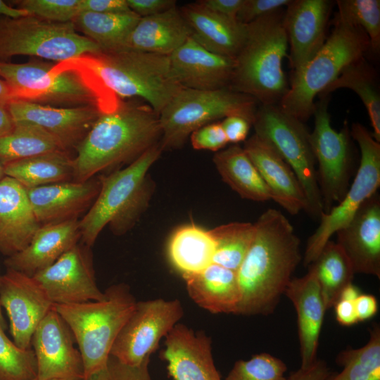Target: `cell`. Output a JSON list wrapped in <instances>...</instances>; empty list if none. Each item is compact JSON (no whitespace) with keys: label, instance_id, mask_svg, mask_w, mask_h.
Listing matches in <instances>:
<instances>
[{"label":"cell","instance_id":"cell-1","mask_svg":"<svg viewBox=\"0 0 380 380\" xmlns=\"http://www.w3.org/2000/svg\"><path fill=\"white\" fill-rule=\"evenodd\" d=\"M255 226L253 242L236 271L239 315L272 314L302 259L300 241L279 210H267Z\"/></svg>","mask_w":380,"mask_h":380},{"label":"cell","instance_id":"cell-2","mask_svg":"<svg viewBox=\"0 0 380 380\" xmlns=\"http://www.w3.org/2000/svg\"><path fill=\"white\" fill-rule=\"evenodd\" d=\"M161 135L158 115L148 104L121 100L115 109L100 115L76 146L74 182L132 163L160 142Z\"/></svg>","mask_w":380,"mask_h":380},{"label":"cell","instance_id":"cell-3","mask_svg":"<svg viewBox=\"0 0 380 380\" xmlns=\"http://www.w3.org/2000/svg\"><path fill=\"white\" fill-rule=\"evenodd\" d=\"M57 65L80 70L119 99H142L158 115L184 88L174 76L166 55L127 50L103 51Z\"/></svg>","mask_w":380,"mask_h":380},{"label":"cell","instance_id":"cell-4","mask_svg":"<svg viewBox=\"0 0 380 380\" xmlns=\"http://www.w3.org/2000/svg\"><path fill=\"white\" fill-rule=\"evenodd\" d=\"M163 149L160 142L122 169L100 177V189L80 220L82 243L91 248L108 226L115 235L130 230L148 208L154 191L148 170Z\"/></svg>","mask_w":380,"mask_h":380},{"label":"cell","instance_id":"cell-5","mask_svg":"<svg viewBox=\"0 0 380 380\" xmlns=\"http://www.w3.org/2000/svg\"><path fill=\"white\" fill-rule=\"evenodd\" d=\"M246 27V38L235 58L229 88L262 105L274 104L288 89L282 68L289 45L283 17L276 11Z\"/></svg>","mask_w":380,"mask_h":380},{"label":"cell","instance_id":"cell-6","mask_svg":"<svg viewBox=\"0 0 380 380\" xmlns=\"http://www.w3.org/2000/svg\"><path fill=\"white\" fill-rule=\"evenodd\" d=\"M104 293L102 300L55 305L77 344L84 378L107 366L113 343L137 303L125 284L110 286Z\"/></svg>","mask_w":380,"mask_h":380},{"label":"cell","instance_id":"cell-7","mask_svg":"<svg viewBox=\"0 0 380 380\" xmlns=\"http://www.w3.org/2000/svg\"><path fill=\"white\" fill-rule=\"evenodd\" d=\"M369 47L365 32L336 17L332 33L314 57L293 75L280 100V108L301 121L313 114L315 96L349 65L362 59Z\"/></svg>","mask_w":380,"mask_h":380},{"label":"cell","instance_id":"cell-8","mask_svg":"<svg viewBox=\"0 0 380 380\" xmlns=\"http://www.w3.org/2000/svg\"><path fill=\"white\" fill-rule=\"evenodd\" d=\"M255 99L229 87L215 90L182 88L158 114L163 149L178 148L197 129L230 115H240L252 124Z\"/></svg>","mask_w":380,"mask_h":380},{"label":"cell","instance_id":"cell-9","mask_svg":"<svg viewBox=\"0 0 380 380\" xmlns=\"http://www.w3.org/2000/svg\"><path fill=\"white\" fill-rule=\"evenodd\" d=\"M101 52L98 44L76 32L73 21L52 22L30 14L0 18V61L25 55L61 63Z\"/></svg>","mask_w":380,"mask_h":380},{"label":"cell","instance_id":"cell-10","mask_svg":"<svg viewBox=\"0 0 380 380\" xmlns=\"http://www.w3.org/2000/svg\"><path fill=\"white\" fill-rule=\"evenodd\" d=\"M255 134L269 141L298 178L308 202V213L319 217L323 204L310 133L298 118L275 104H265L252 124Z\"/></svg>","mask_w":380,"mask_h":380},{"label":"cell","instance_id":"cell-11","mask_svg":"<svg viewBox=\"0 0 380 380\" xmlns=\"http://www.w3.org/2000/svg\"><path fill=\"white\" fill-rule=\"evenodd\" d=\"M350 134L360 150L358 170L343 199L329 212L321 213L320 223L307 242L303 257V265L306 267L317 259L332 235L350 222L379 187V142L360 123L352 125Z\"/></svg>","mask_w":380,"mask_h":380},{"label":"cell","instance_id":"cell-12","mask_svg":"<svg viewBox=\"0 0 380 380\" xmlns=\"http://www.w3.org/2000/svg\"><path fill=\"white\" fill-rule=\"evenodd\" d=\"M183 314L177 299L137 302L113 343L110 356L126 365H140L150 359L160 339L178 324Z\"/></svg>","mask_w":380,"mask_h":380},{"label":"cell","instance_id":"cell-13","mask_svg":"<svg viewBox=\"0 0 380 380\" xmlns=\"http://www.w3.org/2000/svg\"><path fill=\"white\" fill-rule=\"evenodd\" d=\"M314 128L310 141L315 161L323 212L339 203L349 188L350 149L346 127L336 131L331 125L327 97L315 104Z\"/></svg>","mask_w":380,"mask_h":380},{"label":"cell","instance_id":"cell-14","mask_svg":"<svg viewBox=\"0 0 380 380\" xmlns=\"http://www.w3.org/2000/svg\"><path fill=\"white\" fill-rule=\"evenodd\" d=\"M89 248L77 243L32 277L55 305L99 301L105 298V293L96 284Z\"/></svg>","mask_w":380,"mask_h":380},{"label":"cell","instance_id":"cell-15","mask_svg":"<svg viewBox=\"0 0 380 380\" xmlns=\"http://www.w3.org/2000/svg\"><path fill=\"white\" fill-rule=\"evenodd\" d=\"M75 338L55 306L35 329L32 348L37 360V380H82L84 365Z\"/></svg>","mask_w":380,"mask_h":380},{"label":"cell","instance_id":"cell-16","mask_svg":"<svg viewBox=\"0 0 380 380\" xmlns=\"http://www.w3.org/2000/svg\"><path fill=\"white\" fill-rule=\"evenodd\" d=\"M0 303L13 341L20 348H32L35 329L55 305L32 277L11 269L1 276Z\"/></svg>","mask_w":380,"mask_h":380},{"label":"cell","instance_id":"cell-17","mask_svg":"<svg viewBox=\"0 0 380 380\" xmlns=\"http://www.w3.org/2000/svg\"><path fill=\"white\" fill-rule=\"evenodd\" d=\"M7 107L15 123L27 122L40 127L66 151L76 148L102 113L96 106L57 108L20 99H12Z\"/></svg>","mask_w":380,"mask_h":380},{"label":"cell","instance_id":"cell-18","mask_svg":"<svg viewBox=\"0 0 380 380\" xmlns=\"http://www.w3.org/2000/svg\"><path fill=\"white\" fill-rule=\"evenodd\" d=\"M331 2L327 0L290 1L283 17L290 46L293 75L298 73L324 44Z\"/></svg>","mask_w":380,"mask_h":380},{"label":"cell","instance_id":"cell-19","mask_svg":"<svg viewBox=\"0 0 380 380\" xmlns=\"http://www.w3.org/2000/svg\"><path fill=\"white\" fill-rule=\"evenodd\" d=\"M165 348L160 354L173 380H222L215 367L211 338L177 324L165 336Z\"/></svg>","mask_w":380,"mask_h":380},{"label":"cell","instance_id":"cell-20","mask_svg":"<svg viewBox=\"0 0 380 380\" xmlns=\"http://www.w3.org/2000/svg\"><path fill=\"white\" fill-rule=\"evenodd\" d=\"M336 243L348 258L355 274L380 279V201L376 194L336 232Z\"/></svg>","mask_w":380,"mask_h":380},{"label":"cell","instance_id":"cell-21","mask_svg":"<svg viewBox=\"0 0 380 380\" xmlns=\"http://www.w3.org/2000/svg\"><path fill=\"white\" fill-rule=\"evenodd\" d=\"M243 148L268 187L271 200L291 215L308 212V202L298 178L269 141L254 134Z\"/></svg>","mask_w":380,"mask_h":380},{"label":"cell","instance_id":"cell-22","mask_svg":"<svg viewBox=\"0 0 380 380\" xmlns=\"http://www.w3.org/2000/svg\"><path fill=\"white\" fill-rule=\"evenodd\" d=\"M169 57L172 72L184 88L215 90L230 85L235 59L207 50L191 37Z\"/></svg>","mask_w":380,"mask_h":380},{"label":"cell","instance_id":"cell-23","mask_svg":"<svg viewBox=\"0 0 380 380\" xmlns=\"http://www.w3.org/2000/svg\"><path fill=\"white\" fill-rule=\"evenodd\" d=\"M26 189V188H25ZM100 189V180L64 182L26 189L33 213L41 224L77 219L89 210Z\"/></svg>","mask_w":380,"mask_h":380},{"label":"cell","instance_id":"cell-24","mask_svg":"<svg viewBox=\"0 0 380 380\" xmlns=\"http://www.w3.org/2000/svg\"><path fill=\"white\" fill-rule=\"evenodd\" d=\"M284 295L296 312L300 368L307 369L317 359L319 338L327 312L313 268L309 267L308 273L302 277L292 278Z\"/></svg>","mask_w":380,"mask_h":380},{"label":"cell","instance_id":"cell-25","mask_svg":"<svg viewBox=\"0 0 380 380\" xmlns=\"http://www.w3.org/2000/svg\"><path fill=\"white\" fill-rule=\"evenodd\" d=\"M81 239L80 220L72 219L41 225L30 243L4 261L11 269L33 277L48 267Z\"/></svg>","mask_w":380,"mask_h":380},{"label":"cell","instance_id":"cell-26","mask_svg":"<svg viewBox=\"0 0 380 380\" xmlns=\"http://www.w3.org/2000/svg\"><path fill=\"white\" fill-rule=\"evenodd\" d=\"M40 226L26 189L5 176L0 180V253L9 257L21 251Z\"/></svg>","mask_w":380,"mask_h":380},{"label":"cell","instance_id":"cell-27","mask_svg":"<svg viewBox=\"0 0 380 380\" xmlns=\"http://www.w3.org/2000/svg\"><path fill=\"white\" fill-rule=\"evenodd\" d=\"M179 10L194 40L213 53L235 59L246 38V25L213 12L198 1Z\"/></svg>","mask_w":380,"mask_h":380},{"label":"cell","instance_id":"cell-28","mask_svg":"<svg viewBox=\"0 0 380 380\" xmlns=\"http://www.w3.org/2000/svg\"><path fill=\"white\" fill-rule=\"evenodd\" d=\"M191 36L190 28L180 10L175 6L164 12L141 18L123 50L170 56Z\"/></svg>","mask_w":380,"mask_h":380},{"label":"cell","instance_id":"cell-29","mask_svg":"<svg viewBox=\"0 0 380 380\" xmlns=\"http://www.w3.org/2000/svg\"><path fill=\"white\" fill-rule=\"evenodd\" d=\"M182 277L189 296L198 306L214 314L236 315L241 298L236 272L212 263Z\"/></svg>","mask_w":380,"mask_h":380},{"label":"cell","instance_id":"cell-30","mask_svg":"<svg viewBox=\"0 0 380 380\" xmlns=\"http://www.w3.org/2000/svg\"><path fill=\"white\" fill-rule=\"evenodd\" d=\"M215 242L210 230L195 224L180 226L171 234L167 253L182 276L198 273L213 263Z\"/></svg>","mask_w":380,"mask_h":380},{"label":"cell","instance_id":"cell-31","mask_svg":"<svg viewBox=\"0 0 380 380\" xmlns=\"http://www.w3.org/2000/svg\"><path fill=\"white\" fill-rule=\"evenodd\" d=\"M213 160L222 180L241 198L259 202L271 199L268 187L241 146L219 151Z\"/></svg>","mask_w":380,"mask_h":380},{"label":"cell","instance_id":"cell-32","mask_svg":"<svg viewBox=\"0 0 380 380\" xmlns=\"http://www.w3.org/2000/svg\"><path fill=\"white\" fill-rule=\"evenodd\" d=\"M5 175L25 188H34L73 179L74 163L67 151H58L8 163Z\"/></svg>","mask_w":380,"mask_h":380},{"label":"cell","instance_id":"cell-33","mask_svg":"<svg viewBox=\"0 0 380 380\" xmlns=\"http://www.w3.org/2000/svg\"><path fill=\"white\" fill-rule=\"evenodd\" d=\"M141 17L127 13L80 12L73 20L75 27L98 44L103 51L124 49L125 43Z\"/></svg>","mask_w":380,"mask_h":380},{"label":"cell","instance_id":"cell-34","mask_svg":"<svg viewBox=\"0 0 380 380\" xmlns=\"http://www.w3.org/2000/svg\"><path fill=\"white\" fill-rule=\"evenodd\" d=\"M309 267L315 272L327 311L338 300L343 288L352 283L355 275L352 265L343 249L329 240Z\"/></svg>","mask_w":380,"mask_h":380},{"label":"cell","instance_id":"cell-35","mask_svg":"<svg viewBox=\"0 0 380 380\" xmlns=\"http://www.w3.org/2000/svg\"><path fill=\"white\" fill-rule=\"evenodd\" d=\"M58 151H66L54 137L31 123H15L13 130L0 138V163L3 165Z\"/></svg>","mask_w":380,"mask_h":380},{"label":"cell","instance_id":"cell-36","mask_svg":"<svg viewBox=\"0 0 380 380\" xmlns=\"http://www.w3.org/2000/svg\"><path fill=\"white\" fill-rule=\"evenodd\" d=\"M336 362L342 367L325 380H380V327L369 329V338L361 348H348L336 356Z\"/></svg>","mask_w":380,"mask_h":380},{"label":"cell","instance_id":"cell-37","mask_svg":"<svg viewBox=\"0 0 380 380\" xmlns=\"http://www.w3.org/2000/svg\"><path fill=\"white\" fill-rule=\"evenodd\" d=\"M215 242L213 263L237 271L255 236V223L230 222L210 229Z\"/></svg>","mask_w":380,"mask_h":380},{"label":"cell","instance_id":"cell-38","mask_svg":"<svg viewBox=\"0 0 380 380\" xmlns=\"http://www.w3.org/2000/svg\"><path fill=\"white\" fill-rule=\"evenodd\" d=\"M341 88L353 90L365 105L373 129L372 135L378 142L380 141V96L370 72L360 63V60L343 70L331 82L322 94Z\"/></svg>","mask_w":380,"mask_h":380},{"label":"cell","instance_id":"cell-39","mask_svg":"<svg viewBox=\"0 0 380 380\" xmlns=\"http://www.w3.org/2000/svg\"><path fill=\"white\" fill-rule=\"evenodd\" d=\"M337 18L362 29L375 52L380 48V1L338 0Z\"/></svg>","mask_w":380,"mask_h":380},{"label":"cell","instance_id":"cell-40","mask_svg":"<svg viewBox=\"0 0 380 380\" xmlns=\"http://www.w3.org/2000/svg\"><path fill=\"white\" fill-rule=\"evenodd\" d=\"M36 377L33 349L19 348L0 327V380H34Z\"/></svg>","mask_w":380,"mask_h":380},{"label":"cell","instance_id":"cell-41","mask_svg":"<svg viewBox=\"0 0 380 380\" xmlns=\"http://www.w3.org/2000/svg\"><path fill=\"white\" fill-rule=\"evenodd\" d=\"M287 366L283 360L267 353L248 360L236 361L225 380H287Z\"/></svg>","mask_w":380,"mask_h":380},{"label":"cell","instance_id":"cell-42","mask_svg":"<svg viewBox=\"0 0 380 380\" xmlns=\"http://www.w3.org/2000/svg\"><path fill=\"white\" fill-rule=\"evenodd\" d=\"M16 2L18 8L52 22L73 21L80 13V0H23Z\"/></svg>","mask_w":380,"mask_h":380},{"label":"cell","instance_id":"cell-43","mask_svg":"<svg viewBox=\"0 0 380 380\" xmlns=\"http://www.w3.org/2000/svg\"><path fill=\"white\" fill-rule=\"evenodd\" d=\"M150 359L139 366L121 363L110 356L107 366L99 372L82 380H152L148 371Z\"/></svg>","mask_w":380,"mask_h":380},{"label":"cell","instance_id":"cell-44","mask_svg":"<svg viewBox=\"0 0 380 380\" xmlns=\"http://www.w3.org/2000/svg\"><path fill=\"white\" fill-rule=\"evenodd\" d=\"M190 138L196 150L217 151L229 143L221 122L207 124L192 132Z\"/></svg>","mask_w":380,"mask_h":380},{"label":"cell","instance_id":"cell-45","mask_svg":"<svg viewBox=\"0 0 380 380\" xmlns=\"http://www.w3.org/2000/svg\"><path fill=\"white\" fill-rule=\"evenodd\" d=\"M289 0H244L236 20L247 25L262 16L277 11L289 4Z\"/></svg>","mask_w":380,"mask_h":380},{"label":"cell","instance_id":"cell-46","mask_svg":"<svg viewBox=\"0 0 380 380\" xmlns=\"http://www.w3.org/2000/svg\"><path fill=\"white\" fill-rule=\"evenodd\" d=\"M80 12L98 13H127L133 12L127 0H80Z\"/></svg>","mask_w":380,"mask_h":380},{"label":"cell","instance_id":"cell-47","mask_svg":"<svg viewBox=\"0 0 380 380\" xmlns=\"http://www.w3.org/2000/svg\"><path fill=\"white\" fill-rule=\"evenodd\" d=\"M221 125L228 142L236 144L246 139L252 122L240 115H230Z\"/></svg>","mask_w":380,"mask_h":380},{"label":"cell","instance_id":"cell-48","mask_svg":"<svg viewBox=\"0 0 380 380\" xmlns=\"http://www.w3.org/2000/svg\"><path fill=\"white\" fill-rule=\"evenodd\" d=\"M129 8L141 18L153 15L176 6L173 0H127Z\"/></svg>","mask_w":380,"mask_h":380},{"label":"cell","instance_id":"cell-49","mask_svg":"<svg viewBox=\"0 0 380 380\" xmlns=\"http://www.w3.org/2000/svg\"><path fill=\"white\" fill-rule=\"evenodd\" d=\"M330 373L327 362L323 360L317 359L310 367L307 369L300 367L291 372L287 380H325Z\"/></svg>","mask_w":380,"mask_h":380},{"label":"cell","instance_id":"cell-50","mask_svg":"<svg viewBox=\"0 0 380 380\" xmlns=\"http://www.w3.org/2000/svg\"><path fill=\"white\" fill-rule=\"evenodd\" d=\"M244 0H203L198 2L208 9L220 15L236 19V15Z\"/></svg>","mask_w":380,"mask_h":380},{"label":"cell","instance_id":"cell-51","mask_svg":"<svg viewBox=\"0 0 380 380\" xmlns=\"http://www.w3.org/2000/svg\"><path fill=\"white\" fill-rule=\"evenodd\" d=\"M358 322L372 318L378 311L376 297L372 294L361 293L354 302Z\"/></svg>","mask_w":380,"mask_h":380},{"label":"cell","instance_id":"cell-52","mask_svg":"<svg viewBox=\"0 0 380 380\" xmlns=\"http://www.w3.org/2000/svg\"><path fill=\"white\" fill-rule=\"evenodd\" d=\"M334 307L336 319L339 324L350 327L358 322L354 302L338 300Z\"/></svg>","mask_w":380,"mask_h":380},{"label":"cell","instance_id":"cell-53","mask_svg":"<svg viewBox=\"0 0 380 380\" xmlns=\"http://www.w3.org/2000/svg\"><path fill=\"white\" fill-rule=\"evenodd\" d=\"M14 127L15 122L7 105L0 103V138L11 133Z\"/></svg>","mask_w":380,"mask_h":380},{"label":"cell","instance_id":"cell-54","mask_svg":"<svg viewBox=\"0 0 380 380\" xmlns=\"http://www.w3.org/2000/svg\"><path fill=\"white\" fill-rule=\"evenodd\" d=\"M0 15L3 17L17 18L30 15L25 10L13 8L0 0Z\"/></svg>","mask_w":380,"mask_h":380},{"label":"cell","instance_id":"cell-55","mask_svg":"<svg viewBox=\"0 0 380 380\" xmlns=\"http://www.w3.org/2000/svg\"><path fill=\"white\" fill-rule=\"evenodd\" d=\"M360 294L361 292L359 288L351 283L343 288L340 293L338 300L355 302Z\"/></svg>","mask_w":380,"mask_h":380},{"label":"cell","instance_id":"cell-56","mask_svg":"<svg viewBox=\"0 0 380 380\" xmlns=\"http://www.w3.org/2000/svg\"><path fill=\"white\" fill-rule=\"evenodd\" d=\"M13 99L11 89L6 83L0 78V103L7 105Z\"/></svg>","mask_w":380,"mask_h":380},{"label":"cell","instance_id":"cell-57","mask_svg":"<svg viewBox=\"0 0 380 380\" xmlns=\"http://www.w3.org/2000/svg\"><path fill=\"white\" fill-rule=\"evenodd\" d=\"M1 276L2 275L1 274V272H0V287H1ZM6 326H7L6 322L4 317L3 312H2V308L1 306V303H0V327H1L5 331L7 328Z\"/></svg>","mask_w":380,"mask_h":380},{"label":"cell","instance_id":"cell-58","mask_svg":"<svg viewBox=\"0 0 380 380\" xmlns=\"http://www.w3.org/2000/svg\"><path fill=\"white\" fill-rule=\"evenodd\" d=\"M5 176L4 165L0 163V180Z\"/></svg>","mask_w":380,"mask_h":380},{"label":"cell","instance_id":"cell-59","mask_svg":"<svg viewBox=\"0 0 380 380\" xmlns=\"http://www.w3.org/2000/svg\"><path fill=\"white\" fill-rule=\"evenodd\" d=\"M34 380H37L36 379H34ZM53 380H58V379H53Z\"/></svg>","mask_w":380,"mask_h":380}]
</instances>
